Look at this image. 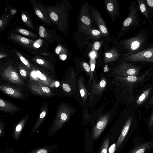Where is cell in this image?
<instances>
[{"instance_id":"cell-1","label":"cell","mask_w":153,"mask_h":153,"mask_svg":"<svg viewBox=\"0 0 153 153\" xmlns=\"http://www.w3.org/2000/svg\"><path fill=\"white\" fill-rule=\"evenodd\" d=\"M51 19L57 29L65 35H67L69 27V6L66 1H56L53 6L45 5Z\"/></svg>"},{"instance_id":"cell-2","label":"cell","mask_w":153,"mask_h":153,"mask_svg":"<svg viewBox=\"0 0 153 153\" xmlns=\"http://www.w3.org/2000/svg\"><path fill=\"white\" fill-rule=\"evenodd\" d=\"M151 68L146 71L141 75L130 76L121 77L117 76L115 77V83L117 85L125 88L130 91H132L137 87L142 85L151 77L150 74Z\"/></svg>"},{"instance_id":"cell-3","label":"cell","mask_w":153,"mask_h":153,"mask_svg":"<svg viewBox=\"0 0 153 153\" xmlns=\"http://www.w3.org/2000/svg\"><path fill=\"white\" fill-rule=\"evenodd\" d=\"M147 33L144 30H141L134 36L125 39L121 44L128 55L145 49L147 44Z\"/></svg>"},{"instance_id":"cell-4","label":"cell","mask_w":153,"mask_h":153,"mask_svg":"<svg viewBox=\"0 0 153 153\" xmlns=\"http://www.w3.org/2000/svg\"><path fill=\"white\" fill-rule=\"evenodd\" d=\"M138 8L135 1L131 2L128 7V16L124 20L120 32L119 37L129 30L139 27L141 25Z\"/></svg>"},{"instance_id":"cell-5","label":"cell","mask_w":153,"mask_h":153,"mask_svg":"<svg viewBox=\"0 0 153 153\" xmlns=\"http://www.w3.org/2000/svg\"><path fill=\"white\" fill-rule=\"evenodd\" d=\"M29 83L50 86L53 81L52 78L44 69L34 64L29 73Z\"/></svg>"},{"instance_id":"cell-6","label":"cell","mask_w":153,"mask_h":153,"mask_svg":"<svg viewBox=\"0 0 153 153\" xmlns=\"http://www.w3.org/2000/svg\"><path fill=\"white\" fill-rule=\"evenodd\" d=\"M73 112V110L68 106L64 104L61 105L51 128L52 132L60 129L68 120Z\"/></svg>"},{"instance_id":"cell-7","label":"cell","mask_w":153,"mask_h":153,"mask_svg":"<svg viewBox=\"0 0 153 153\" xmlns=\"http://www.w3.org/2000/svg\"><path fill=\"white\" fill-rule=\"evenodd\" d=\"M0 75L4 80L17 86L25 85L23 79L19 75L17 71L11 64L3 67L1 69Z\"/></svg>"},{"instance_id":"cell-8","label":"cell","mask_w":153,"mask_h":153,"mask_svg":"<svg viewBox=\"0 0 153 153\" xmlns=\"http://www.w3.org/2000/svg\"><path fill=\"white\" fill-rule=\"evenodd\" d=\"M30 1L35 15L39 19L47 26H55L51 19L45 5L36 0H30Z\"/></svg>"},{"instance_id":"cell-9","label":"cell","mask_w":153,"mask_h":153,"mask_svg":"<svg viewBox=\"0 0 153 153\" xmlns=\"http://www.w3.org/2000/svg\"><path fill=\"white\" fill-rule=\"evenodd\" d=\"M140 69L139 67L122 59L121 63L113 70L117 76L124 77L139 75Z\"/></svg>"},{"instance_id":"cell-10","label":"cell","mask_w":153,"mask_h":153,"mask_svg":"<svg viewBox=\"0 0 153 153\" xmlns=\"http://www.w3.org/2000/svg\"><path fill=\"white\" fill-rule=\"evenodd\" d=\"M78 28L79 31L87 36H88L89 31L92 28L88 3L86 1L83 4L81 9Z\"/></svg>"},{"instance_id":"cell-11","label":"cell","mask_w":153,"mask_h":153,"mask_svg":"<svg viewBox=\"0 0 153 153\" xmlns=\"http://www.w3.org/2000/svg\"><path fill=\"white\" fill-rule=\"evenodd\" d=\"M153 57V46L137 52L124 55L123 59L127 62H145Z\"/></svg>"},{"instance_id":"cell-12","label":"cell","mask_w":153,"mask_h":153,"mask_svg":"<svg viewBox=\"0 0 153 153\" xmlns=\"http://www.w3.org/2000/svg\"><path fill=\"white\" fill-rule=\"evenodd\" d=\"M38 31L41 37L52 44L56 41L60 42L62 40L57 34L55 30L51 29H49L43 26H40Z\"/></svg>"},{"instance_id":"cell-13","label":"cell","mask_w":153,"mask_h":153,"mask_svg":"<svg viewBox=\"0 0 153 153\" xmlns=\"http://www.w3.org/2000/svg\"><path fill=\"white\" fill-rule=\"evenodd\" d=\"M109 119L110 115L108 114H105L99 119L92 131L93 140L96 139L100 135L107 125Z\"/></svg>"},{"instance_id":"cell-14","label":"cell","mask_w":153,"mask_h":153,"mask_svg":"<svg viewBox=\"0 0 153 153\" xmlns=\"http://www.w3.org/2000/svg\"><path fill=\"white\" fill-rule=\"evenodd\" d=\"M8 38L12 41L19 44L24 48L28 49H32L33 48V46L34 44H33V41L16 33H10L8 36Z\"/></svg>"},{"instance_id":"cell-15","label":"cell","mask_w":153,"mask_h":153,"mask_svg":"<svg viewBox=\"0 0 153 153\" xmlns=\"http://www.w3.org/2000/svg\"><path fill=\"white\" fill-rule=\"evenodd\" d=\"M91 11L92 17L96 22L102 35L105 36H108L109 34L108 30L101 15L95 8L92 9Z\"/></svg>"},{"instance_id":"cell-16","label":"cell","mask_w":153,"mask_h":153,"mask_svg":"<svg viewBox=\"0 0 153 153\" xmlns=\"http://www.w3.org/2000/svg\"><path fill=\"white\" fill-rule=\"evenodd\" d=\"M1 91L10 97L19 99L23 97V95L19 90L15 88L5 84L0 85Z\"/></svg>"},{"instance_id":"cell-17","label":"cell","mask_w":153,"mask_h":153,"mask_svg":"<svg viewBox=\"0 0 153 153\" xmlns=\"http://www.w3.org/2000/svg\"><path fill=\"white\" fill-rule=\"evenodd\" d=\"M21 110L16 105L3 98L0 99V110L9 114H15L16 112Z\"/></svg>"},{"instance_id":"cell-18","label":"cell","mask_w":153,"mask_h":153,"mask_svg":"<svg viewBox=\"0 0 153 153\" xmlns=\"http://www.w3.org/2000/svg\"><path fill=\"white\" fill-rule=\"evenodd\" d=\"M106 9L113 21L116 17L118 11V1L116 0H105Z\"/></svg>"},{"instance_id":"cell-19","label":"cell","mask_w":153,"mask_h":153,"mask_svg":"<svg viewBox=\"0 0 153 153\" xmlns=\"http://www.w3.org/2000/svg\"><path fill=\"white\" fill-rule=\"evenodd\" d=\"M132 117H129L127 119L116 143V148H118L125 139L129 130L131 123Z\"/></svg>"},{"instance_id":"cell-20","label":"cell","mask_w":153,"mask_h":153,"mask_svg":"<svg viewBox=\"0 0 153 153\" xmlns=\"http://www.w3.org/2000/svg\"><path fill=\"white\" fill-rule=\"evenodd\" d=\"M48 109L47 104L46 102H44L42 106L37 120L33 127L32 133H33L41 125L46 117Z\"/></svg>"},{"instance_id":"cell-21","label":"cell","mask_w":153,"mask_h":153,"mask_svg":"<svg viewBox=\"0 0 153 153\" xmlns=\"http://www.w3.org/2000/svg\"><path fill=\"white\" fill-rule=\"evenodd\" d=\"M32 60L39 66L44 68L47 71H50L53 73L54 72V69L50 62L44 58L36 56L32 58Z\"/></svg>"},{"instance_id":"cell-22","label":"cell","mask_w":153,"mask_h":153,"mask_svg":"<svg viewBox=\"0 0 153 153\" xmlns=\"http://www.w3.org/2000/svg\"><path fill=\"white\" fill-rule=\"evenodd\" d=\"M106 84V80L104 78L102 79L99 82H97L95 81L93 82L91 97L93 95H98L101 94L105 88Z\"/></svg>"},{"instance_id":"cell-23","label":"cell","mask_w":153,"mask_h":153,"mask_svg":"<svg viewBox=\"0 0 153 153\" xmlns=\"http://www.w3.org/2000/svg\"><path fill=\"white\" fill-rule=\"evenodd\" d=\"M120 56L117 50L115 48H112L105 53L104 58V62L107 63L116 61L119 58Z\"/></svg>"},{"instance_id":"cell-24","label":"cell","mask_w":153,"mask_h":153,"mask_svg":"<svg viewBox=\"0 0 153 153\" xmlns=\"http://www.w3.org/2000/svg\"><path fill=\"white\" fill-rule=\"evenodd\" d=\"M137 3L140 12L146 19L148 21L149 20V8L145 0H137Z\"/></svg>"},{"instance_id":"cell-25","label":"cell","mask_w":153,"mask_h":153,"mask_svg":"<svg viewBox=\"0 0 153 153\" xmlns=\"http://www.w3.org/2000/svg\"><path fill=\"white\" fill-rule=\"evenodd\" d=\"M21 19L24 24L30 29L36 31V29L34 25L29 13L23 10L21 13Z\"/></svg>"},{"instance_id":"cell-26","label":"cell","mask_w":153,"mask_h":153,"mask_svg":"<svg viewBox=\"0 0 153 153\" xmlns=\"http://www.w3.org/2000/svg\"><path fill=\"white\" fill-rule=\"evenodd\" d=\"M153 145L152 142H148L139 145L128 153H144L147 150L151 148Z\"/></svg>"},{"instance_id":"cell-27","label":"cell","mask_w":153,"mask_h":153,"mask_svg":"<svg viewBox=\"0 0 153 153\" xmlns=\"http://www.w3.org/2000/svg\"><path fill=\"white\" fill-rule=\"evenodd\" d=\"M10 13H6L1 16L0 18V31L4 30L7 26L12 17Z\"/></svg>"},{"instance_id":"cell-28","label":"cell","mask_w":153,"mask_h":153,"mask_svg":"<svg viewBox=\"0 0 153 153\" xmlns=\"http://www.w3.org/2000/svg\"><path fill=\"white\" fill-rule=\"evenodd\" d=\"M79 89L82 100L85 102L88 96L87 90L83 83L82 78L79 77L78 81Z\"/></svg>"},{"instance_id":"cell-29","label":"cell","mask_w":153,"mask_h":153,"mask_svg":"<svg viewBox=\"0 0 153 153\" xmlns=\"http://www.w3.org/2000/svg\"><path fill=\"white\" fill-rule=\"evenodd\" d=\"M152 91V88L150 87L144 90L136 100V103L138 105L143 104L150 95Z\"/></svg>"},{"instance_id":"cell-30","label":"cell","mask_w":153,"mask_h":153,"mask_svg":"<svg viewBox=\"0 0 153 153\" xmlns=\"http://www.w3.org/2000/svg\"><path fill=\"white\" fill-rule=\"evenodd\" d=\"M29 117V114H27L25 116L18 124L17 125L15 131V136L17 137L21 131L25 123Z\"/></svg>"},{"instance_id":"cell-31","label":"cell","mask_w":153,"mask_h":153,"mask_svg":"<svg viewBox=\"0 0 153 153\" xmlns=\"http://www.w3.org/2000/svg\"><path fill=\"white\" fill-rule=\"evenodd\" d=\"M16 53L19 58L23 64L30 71L32 68L33 64L30 63L29 61L22 55L17 51H16Z\"/></svg>"},{"instance_id":"cell-32","label":"cell","mask_w":153,"mask_h":153,"mask_svg":"<svg viewBox=\"0 0 153 153\" xmlns=\"http://www.w3.org/2000/svg\"><path fill=\"white\" fill-rule=\"evenodd\" d=\"M18 67L20 75L26 78L29 75L30 71L22 63L18 64Z\"/></svg>"},{"instance_id":"cell-33","label":"cell","mask_w":153,"mask_h":153,"mask_svg":"<svg viewBox=\"0 0 153 153\" xmlns=\"http://www.w3.org/2000/svg\"><path fill=\"white\" fill-rule=\"evenodd\" d=\"M16 30L18 33L30 37L36 38L37 36L35 33L23 28H17Z\"/></svg>"},{"instance_id":"cell-34","label":"cell","mask_w":153,"mask_h":153,"mask_svg":"<svg viewBox=\"0 0 153 153\" xmlns=\"http://www.w3.org/2000/svg\"><path fill=\"white\" fill-rule=\"evenodd\" d=\"M102 33L100 30L94 29L92 28L89 31L88 36L95 39H99L102 36Z\"/></svg>"},{"instance_id":"cell-35","label":"cell","mask_w":153,"mask_h":153,"mask_svg":"<svg viewBox=\"0 0 153 153\" xmlns=\"http://www.w3.org/2000/svg\"><path fill=\"white\" fill-rule=\"evenodd\" d=\"M38 85L44 96L49 97L53 94V93L48 86L42 85Z\"/></svg>"},{"instance_id":"cell-36","label":"cell","mask_w":153,"mask_h":153,"mask_svg":"<svg viewBox=\"0 0 153 153\" xmlns=\"http://www.w3.org/2000/svg\"><path fill=\"white\" fill-rule=\"evenodd\" d=\"M29 88L34 92L40 96H44L39 88L38 84L35 83H29Z\"/></svg>"},{"instance_id":"cell-37","label":"cell","mask_w":153,"mask_h":153,"mask_svg":"<svg viewBox=\"0 0 153 153\" xmlns=\"http://www.w3.org/2000/svg\"><path fill=\"white\" fill-rule=\"evenodd\" d=\"M109 139H106L103 142L100 149L99 153H107L108 149Z\"/></svg>"},{"instance_id":"cell-38","label":"cell","mask_w":153,"mask_h":153,"mask_svg":"<svg viewBox=\"0 0 153 153\" xmlns=\"http://www.w3.org/2000/svg\"><path fill=\"white\" fill-rule=\"evenodd\" d=\"M62 87L63 89L68 94L71 92V88L69 85L67 83H64L62 84Z\"/></svg>"},{"instance_id":"cell-39","label":"cell","mask_w":153,"mask_h":153,"mask_svg":"<svg viewBox=\"0 0 153 153\" xmlns=\"http://www.w3.org/2000/svg\"><path fill=\"white\" fill-rule=\"evenodd\" d=\"M49 151L47 149L40 148L33 151L30 153H48Z\"/></svg>"},{"instance_id":"cell-40","label":"cell","mask_w":153,"mask_h":153,"mask_svg":"<svg viewBox=\"0 0 153 153\" xmlns=\"http://www.w3.org/2000/svg\"><path fill=\"white\" fill-rule=\"evenodd\" d=\"M95 58H91L90 59V68L91 71L93 72L94 70L95 67Z\"/></svg>"},{"instance_id":"cell-41","label":"cell","mask_w":153,"mask_h":153,"mask_svg":"<svg viewBox=\"0 0 153 153\" xmlns=\"http://www.w3.org/2000/svg\"><path fill=\"white\" fill-rule=\"evenodd\" d=\"M116 149V143H114L108 149V153H114Z\"/></svg>"},{"instance_id":"cell-42","label":"cell","mask_w":153,"mask_h":153,"mask_svg":"<svg viewBox=\"0 0 153 153\" xmlns=\"http://www.w3.org/2000/svg\"><path fill=\"white\" fill-rule=\"evenodd\" d=\"M82 65L85 70L88 73H90L91 70L89 65L86 62H83Z\"/></svg>"},{"instance_id":"cell-43","label":"cell","mask_w":153,"mask_h":153,"mask_svg":"<svg viewBox=\"0 0 153 153\" xmlns=\"http://www.w3.org/2000/svg\"><path fill=\"white\" fill-rule=\"evenodd\" d=\"M149 7V9L153 11V0H146Z\"/></svg>"},{"instance_id":"cell-44","label":"cell","mask_w":153,"mask_h":153,"mask_svg":"<svg viewBox=\"0 0 153 153\" xmlns=\"http://www.w3.org/2000/svg\"><path fill=\"white\" fill-rule=\"evenodd\" d=\"M100 42L97 41L95 42L94 45V48L95 50L97 51L100 49Z\"/></svg>"},{"instance_id":"cell-45","label":"cell","mask_w":153,"mask_h":153,"mask_svg":"<svg viewBox=\"0 0 153 153\" xmlns=\"http://www.w3.org/2000/svg\"><path fill=\"white\" fill-rule=\"evenodd\" d=\"M63 48L61 45L57 46L55 50V53L57 54H59Z\"/></svg>"},{"instance_id":"cell-46","label":"cell","mask_w":153,"mask_h":153,"mask_svg":"<svg viewBox=\"0 0 153 153\" xmlns=\"http://www.w3.org/2000/svg\"><path fill=\"white\" fill-rule=\"evenodd\" d=\"M149 126L150 127L153 126V112L150 118L149 122Z\"/></svg>"},{"instance_id":"cell-47","label":"cell","mask_w":153,"mask_h":153,"mask_svg":"<svg viewBox=\"0 0 153 153\" xmlns=\"http://www.w3.org/2000/svg\"><path fill=\"white\" fill-rule=\"evenodd\" d=\"M60 58L62 60H65L67 57V55L65 54H64L59 56Z\"/></svg>"},{"instance_id":"cell-48","label":"cell","mask_w":153,"mask_h":153,"mask_svg":"<svg viewBox=\"0 0 153 153\" xmlns=\"http://www.w3.org/2000/svg\"><path fill=\"white\" fill-rule=\"evenodd\" d=\"M90 56L91 58H95L96 56V53L94 51H93L90 53Z\"/></svg>"},{"instance_id":"cell-49","label":"cell","mask_w":153,"mask_h":153,"mask_svg":"<svg viewBox=\"0 0 153 153\" xmlns=\"http://www.w3.org/2000/svg\"><path fill=\"white\" fill-rule=\"evenodd\" d=\"M149 103L151 105H153V94L152 96Z\"/></svg>"},{"instance_id":"cell-50","label":"cell","mask_w":153,"mask_h":153,"mask_svg":"<svg viewBox=\"0 0 153 153\" xmlns=\"http://www.w3.org/2000/svg\"><path fill=\"white\" fill-rule=\"evenodd\" d=\"M33 46L36 48H39L40 47V45L37 43H34Z\"/></svg>"},{"instance_id":"cell-51","label":"cell","mask_w":153,"mask_h":153,"mask_svg":"<svg viewBox=\"0 0 153 153\" xmlns=\"http://www.w3.org/2000/svg\"><path fill=\"white\" fill-rule=\"evenodd\" d=\"M145 62H153V59H149L145 61Z\"/></svg>"},{"instance_id":"cell-52","label":"cell","mask_w":153,"mask_h":153,"mask_svg":"<svg viewBox=\"0 0 153 153\" xmlns=\"http://www.w3.org/2000/svg\"><path fill=\"white\" fill-rule=\"evenodd\" d=\"M5 56V55L2 54L1 55V54H0V58L1 59L2 58H3V57H4Z\"/></svg>"},{"instance_id":"cell-53","label":"cell","mask_w":153,"mask_h":153,"mask_svg":"<svg viewBox=\"0 0 153 153\" xmlns=\"http://www.w3.org/2000/svg\"><path fill=\"white\" fill-rule=\"evenodd\" d=\"M151 59H153V57L152 58H151ZM147 60H148V59H147Z\"/></svg>"}]
</instances>
